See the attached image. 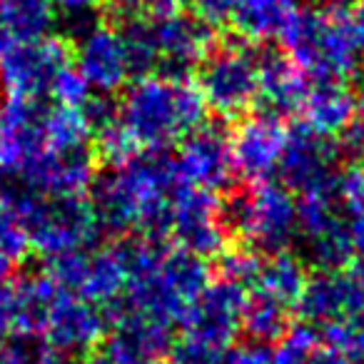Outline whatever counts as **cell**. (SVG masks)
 Wrapping results in <instances>:
<instances>
[{"mask_svg": "<svg viewBox=\"0 0 364 364\" xmlns=\"http://www.w3.org/2000/svg\"><path fill=\"white\" fill-rule=\"evenodd\" d=\"M307 269H304L302 259L294 257L292 252H279L264 259V269L259 284L255 289L267 292L269 297L279 299L287 307H294V302L302 294L304 284H307Z\"/></svg>", "mask_w": 364, "mask_h": 364, "instance_id": "obj_26", "label": "cell"}, {"mask_svg": "<svg viewBox=\"0 0 364 364\" xmlns=\"http://www.w3.org/2000/svg\"><path fill=\"white\" fill-rule=\"evenodd\" d=\"M13 36H11V31L6 28V23H3V18H0V60H3V55H6L8 50H11V46H13Z\"/></svg>", "mask_w": 364, "mask_h": 364, "instance_id": "obj_44", "label": "cell"}, {"mask_svg": "<svg viewBox=\"0 0 364 364\" xmlns=\"http://www.w3.org/2000/svg\"><path fill=\"white\" fill-rule=\"evenodd\" d=\"M304 122L319 135H337L354 112V97L342 82H314L304 100Z\"/></svg>", "mask_w": 364, "mask_h": 364, "instance_id": "obj_22", "label": "cell"}, {"mask_svg": "<svg viewBox=\"0 0 364 364\" xmlns=\"http://www.w3.org/2000/svg\"><path fill=\"white\" fill-rule=\"evenodd\" d=\"M73 65L80 70L87 85L97 92H117L130 82L125 46L117 26L102 23L97 31L73 46Z\"/></svg>", "mask_w": 364, "mask_h": 364, "instance_id": "obj_19", "label": "cell"}, {"mask_svg": "<svg viewBox=\"0 0 364 364\" xmlns=\"http://www.w3.org/2000/svg\"><path fill=\"white\" fill-rule=\"evenodd\" d=\"M107 329H110V319H107L105 307L63 289L48 314L41 337L58 354L73 359L100 349Z\"/></svg>", "mask_w": 364, "mask_h": 364, "instance_id": "obj_14", "label": "cell"}, {"mask_svg": "<svg viewBox=\"0 0 364 364\" xmlns=\"http://www.w3.org/2000/svg\"><path fill=\"white\" fill-rule=\"evenodd\" d=\"M117 28H120L122 46H125L130 80L155 75V68H157L160 55H157L155 38H152L150 18H140V21L125 23V26H117Z\"/></svg>", "mask_w": 364, "mask_h": 364, "instance_id": "obj_28", "label": "cell"}, {"mask_svg": "<svg viewBox=\"0 0 364 364\" xmlns=\"http://www.w3.org/2000/svg\"><path fill=\"white\" fill-rule=\"evenodd\" d=\"M0 200L6 203L18 228L23 230L28 247L41 255V259L75 250L100 247L102 235L85 198L77 195L50 198L23 188L13 177L0 175Z\"/></svg>", "mask_w": 364, "mask_h": 364, "instance_id": "obj_2", "label": "cell"}, {"mask_svg": "<svg viewBox=\"0 0 364 364\" xmlns=\"http://www.w3.org/2000/svg\"><path fill=\"white\" fill-rule=\"evenodd\" d=\"M322 342L319 329L312 324L302 322L287 327V332L277 339V349L272 352V362L269 364H307L309 354L317 344Z\"/></svg>", "mask_w": 364, "mask_h": 364, "instance_id": "obj_30", "label": "cell"}, {"mask_svg": "<svg viewBox=\"0 0 364 364\" xmlns=\"http://www.w3.org/2000/svg\"><path fill=\"white\" fill-rule=\"evenodd\" d=\"M77 110H80L82 120H85L90 137H97L102 130L120 122V97H115V92L92 90Z\"/></svg>", "mask_w": 364, "mask_h": 364, "instance_id": "obj_32", "label": "cell"}, {"mask_svg": "<svg viewBox=\"0 0 364 364\" xmlns=\"http://www.w3.org/2000/svg\"><path fill=\"white\" fill-rule=\"evenodd\" d=\"M55 364H73V362H70V359L65 357V359H60V362H55Z\"/></svg>", "mask_w": 364, "mask_h": 364, "instance_id": "obj_47", "label": "cell"}, {"mask_svg": "<svg viewBox=\"0 0 364 364\" xmlns=\"http://www.w3.org/2000/svg\"><path fill=\"white\" fill-rule=\"evenodd\" d=\"M46 100L0 102V175H13L31 157L46 150Z\"/></svg>", "mask_w": 364, "mask_h": 364, "instance_id": "obj_16", "label": "cell"}, {"mask_svg": "<svg viewBox=\"0 0 364 364\" xmlns=\"http://www.w3.org/2000/svg\"><path fill=\"white\" fill-rule=\"evenodd\" d=\"M92 92V87L87 85V80L80 75L75 65H68L60 75L55 77L50 87V100H55V105L63 107H80L85 102V97Z\"/></svg>", "mask_w": 364, "mask_h": 364, "instance_id": "obj_35", "label": "cell"}, {"mask_svg": "<svg viewBox=\"0 0 364 364\" xmlns=\"http://www.w3.org/2000/svg\"><path fill=\"white\" fill-rule=\"evenodd\" d=\"M0 18L16 43L48 38L58 23V13L50 0H3Z\"/></svg>", "mask_w": 364, "mask_h": 364, "instance_id": "obj_25", "label": "cell"}, {"mask_svg": "<svg viewBox=\"0 0 364 364\" xmlns=\"http://www.w3.org/2000/svg\"><path fill=\"white\" fill-rule=\"evenodd\" d=\"M220 220L230 237H242L264 257L287 252L297 237V203L282 182H247L220 195Z\"/></svg>", "mask_w": 364, "mask_h": 364, "instance_id": "obj_4", "label": "cell"}, {"mask_svg": "<svg viewBox=\"0 0 364 364\" xmlns=\"http://www.w3.org/2000/svg\"><path fill=\"white\" fill-rule=\"evenodd\" d=\"M58 28H60V38L68 41L70 46L80 43L82 38H87L92 31L102 26V13L100 8H80V11H68V13H60L58 16Z\"/></svg>", "mask_w": 364, "mask_h": 364, "instance_id": "obj_33", "label": "cell"}, {"mask_svg": "<svg viewBox=\"0 0 364 364\" xmlns=\"http://www.w3.org/2000/svg\"><path fill=\"white\" fill-rule=\"evenodd\" d=\"M13 332L38 334L46 329L48 314L63 292L46 272L23 274L13 279Z\"/></svg>", "mask_w": 364, "mask_h": 364, "instance_id": "obj_20", "label": "cell"}, {"mask_svg": "<svg viewBox=\"0 0 364 364\" xmlns=\"http://www.w3.org/2000/svg\"><path fill=\"white\" fill-rule=\"evenodd\" d=\"M140 6L147 18H160V16L185 11L190 6V0H140Z\"/></svg>", "mask_w": 364, "mask_h": 364, "instance_id": "obj_40", "label": "cell"}, {"mask_svg": "<svg viewBox=\"0 0 364 364\" xmlns=\"http://www.w3.org/2000/svg\"><path fill=\"white\" fill-rule=\"evenodd\" d=\"M349 13L297 8L279 33L284 53L309 80L342 82L354 73L364 53V33Z\"/></svg>", "mask_w": 364, "mask_h": 364, "instance_id": "obj_3", "label": "cell"}, {"mask_svg": "<svg viewBox=\"0 0 364 364\" xmlns=\"http://www.w3.org/2000/svg\"><path fill=\"white\" fill-rule=\"evenodd\" d=\"M247 289L218 277L193 299L180 322L182 337L198 339L220 349H230L242 334V309Z\"/></svg>", "mask_w": 364, "mask_h": 364, "instance_id": "obj_10", "label": "cell"}, {"mask_svg": "<svg viewBox=\"0 0 364 364\" xmlns=\"http://www.w3.org/2000/svg\"><path fill=\"white\" fill-rule=\"evenodd\" d=\"M349 232H352L354 252L362 257V264H364V215H362V218H354L352 220V225H349Z\"/></svg>", "mask_w": 364, "mask_h": 364, "instance_id": "obj_42", "label": "cell"}, {"mask_svg": "<svg viewBox=\"0 0 364 364\" xmlns=\"http://www.w3.org/2000/svg\"><path fill=\"white\" fill-rule=\"evenodd\" d=\"M195 85L203 92L208 110L218 112L220 117L250 112L259 95L255 43L235 38L225 46H215L198 65Z\"/></svg>", "mask_w": 364, "mask_h": 364, "instance_id": "obj_5", "label": "cell"}, {"mask_svg": "<svg viewBox=\"0 0 364 364\" xmlns=\"http://www.w3.org/2000/svg\"><path fill=\"white\" fill-rule=\"evenodd\" d=\"M152 38L157 46L155 75L165 80H193L198 65L208 53L218 46L215 28L200 21L195 13H170V16L150 18Z\"/></svg>", "mask_w": 364, "mask_h": 364, "instance_id": "obj_8", "label": "cell"}, {"mask_svg": "<svg viewBox=\"0 0 364 364\" xmlns=\"http://www.w3.org/2000/svg\"><path fill=\"white\" fill-rule=\"evenodd\" d=\"M339 152L349 157H364V117H352L339 130Z\"/></svg>", "mask_w": 364, "mask_h": 364, "instance_id": "obj_38", "label": "cell"}, {"mask_svg": "<svg viewBox=\"0 0 364 364\" xmlns=\"http://www.w3.org/2000/svg\"><path fill=\"white\" fill-rule=\"evenodd\" d=\"M294 11V0H242L230 26L237 38L259 46L269 38H279Z\"/></svg>", "mask_w": 364, "mask_h": 364, "instance_id": "obj_23", "label": "cell"}, {"mask_svg": "<svg viewBox=\"0 0 364 364\" xmlns=\"http://www.w3.org/2000/svg\"><path fill=\"white\" fill-rule=\"evenodd\" d=\"M68 65H73V46L60 36L13 43L0 60V90L16 100H46Z\"/></svg>", "mask_w": 364, "mask_h": 364, "instance_id": "obj_6", "label": "cell"}, {"mask_svg": "<svg viewBox=\"0 0 364 364\" xmlns=\"http://www.w3.org/2000/svg\"><path fill=\"white\" fill-rule=\"evenodd\" d=\"M289 327V307L279 299L269 297L267 292L252 289L242 309V334L250 342L272 344L287 332Z\"/></svg>", "mask_w": 364, "mask_h": 364, "instance_id": "obj_24", "label": "cell"}, {"mask_svg": "<svg viewBox=\"0 0 364 364\" xmlns=\"http://www.w3.org/2000/svg\"><path fill=\"white\" fill-rule=\"evenodd\" d=\"M349 16H352V21L357 23L359 31L364 33V0H357V3H354V8H352Z\"/></svg>", "mask_w": 364, "mask_h": 364, "instance_id": "obj_45", "label": "cell"}, {"mask_svg": "<svg viewBox=\"0 0 364 364\" xmlns=\"http://www.w3.org/2000/svg\"><path fill=\"white\" fill-rule=\"evenodd\" d=\"M0 3H3V0H0Z\"/></svg>", "mask_w": 364, "mask_h": 364, "instance_id": "obj_48", "label": "cell"}, {"mask_svg": "<svg viewBox=\"0 0 364 364\" xmlns=\"http://www.w3.org/2000/svg\"><path fill=\"white\" fill-rule=\"evenodd\" d=\"M342 157L334 137L319 135L307 122L287 130V142L279 155L277 175L289 193H322L337 175V160Z\"/></svg>", "mask_w": 364, "mask_h": 364, "instance_id": "obj_11", "label": "cell"}, {"mask_svg": "<svg viewBox=\"0 0 364 364\" xmlns=\"http://www.w3.org/2000/svg\"><path fill=\"white\" fill-rule=\"evenodd\" d=\"M304 245H307V257L324 272L342 269L354 255L352 232H349V225L344 223V218L334 220L329 228L304 237Z\"/></svg>", "mask_w": 364, "mask_h": 364, "instance_id": "obj_27", "label": "cell"}, {"mask_svg": "<svg viewBox=\"0 0 364 364\" xmlns=\"http://www.w3.org/2000/svg\"><path fill=\"white\" fill-rule=\"evenodd\" d=\"M240 3H242V0H190L195 16L208 23L210 28H215V31L232 23Z\"/></svg>", "mask_w": 364, "mask_h": 364, "instance_id": "obj_36", "label": "cell"}, {"mask_svg": "<svg viewBox=\"0 0 364 364\" xmlns=\"http://www.w3.org/2000/svg\"><path fill=\"white\" fill-rule=\"evenodd\" d=\"M97 172V155L92 145L73 147V150H50L46 147L36 157L18 167L13 177L18 185L33 190V193L50 195H77L85 198L92 177Z\"/></svg>", "mask_w": 364, "mask_h": 364, "instance_id": "obj_13", "label": "cell"}, {"mask_svg": "<svg viewBox=\"0 0 364 364\" xmlns=\"http://www.w3.org/2000/svg\"><path fill=\"white\" fill-rule=\"evenodd\" d=\"M272 362V349L259 342H245L237 347H230L225 354V364H269Z\"/></svg>", "mask_w": 364, "mask_h": 364, "instance_id": "obj_37", "label": "cell"}, {"mask_svg": "<svg viewBox=\"0 0 364 364\" xmlns=\"http://www.w3.org/2000/svg\"><path fill=\"white\" fill-rule=\"evenodd\" d=\"M332 203L337 210L349 218H362L364 215V167H347V170L337 172L332 188Z\"/></svg>", "mask_w": 364, "mask_h": 364, "instance_id": "obj_31", "label": "cell"}, {"mask_svg": "<svg viewBox=\"0 0 364 364\" xmlns=\"http://www.w3.org/2000/svg\"><path fill=\"white\" fill-rule=\"evenodd\" d=\"M294 307H297L302 322L322 329L359 312L364 307V292L359 289V282L352 272L319 269L314 277L307 279Z\"/></svg>", "mask_w": 364, "mask_h": 364, "instance_id": "obj_17", "label": "cell"}, {"mask_svg": "<svg viewBox=\"0 0 364 364\" xmlns=\"http://www.w3.org/2000/svg\"><path fill=\"white\" fill-rule=\"evenodd\" d=\"M110 329L102 339V354L110 364H162L175 344V327L125 307L117 299L105 307Z\"/></svg>", "mask_w": 364, "mask_h": 364, "instance_id": "obj_7", "label": "cell"}, {"mask_svg": "<svg viewBox=\"0 0 364 364\" xmlns=\"http://www.w3.org/2000/svg\"><path fill=\"white\" fill-rule=\"evenodd\" d=\"M170 242L208 262L218 259L230 245V232L220 220V195L193 185L182 190L172 210Z\"/></svg>", "mask_w": 364, "mask_h": 364, "instance_id": "obj_12", "label": "cell"}, {"mask_svg": "<svg viewBox=\"0 0 364 364\" xmlns=\"http://www.w3.org/2000/svg\"><path fill=\"white\" fill-rule=\"evenodd\" d=\"M264 259L267 257L252 247H228L218 257V274L228 282H235L247 292H252L262 277Z\"/></svg>", "mask_w": 364, "mask_h": 364, "instance_id": "obj_29", "label": "cell"}, {"mask_svg": "<svg viewBox=\"0 0 364 364\" xmlns=\"http://www.w3.org/2000/svg\"><path fill=\"white\" fill-rule=\"evenodd\" d=\"M307 364H354V362L344 352H339L337 347H332V344H327V342L324 344L319 342L317 347L312 349V354H309Z\"/></svg>", "mask_w": 364, "mask_h": 364, "instance_id": "obj_41", "label": "cell"}, {"mask_svg": "<svg viewBox=\"0 0 364 364\" xmlns=\"http://www.w3.org/2000/svg\"><path fill=\"white\" fill-rule=\"evenodd\" d=\"M50 6L60 13H68V11H80V8H95L100 6V0H50Z\"/></svg>", "mask_w": 364, "mask_h": 364, "instance_id": "obj_43", "label": "cell"}, {"mask_svg": "<svg viewBox=\"0 0 364 364\" xmlns=\"http://www.w3.org/2000/svg\"><path fill=\"white\" fill-rule=\"evenodd\" d=\"M205 120L208 105L193 80L137 77L120 97V122L140 150H172Z\"/></svg>", "mask_w": 364, "mask_h": 364, "instance_id": "obj_1", "label": "cell"}, {"mask_svg": "<svg viewBox=\"0 0 364 364\" xmlns=\"http://www.w3.org/2000/svg\"><path fill=\"white\" fill-rule=\"evenodd\" d=\"M284 142H287V127L282 117L257 110L247 120L240 122L237 130L232 132L235 172L245 182L272 180Z\"/></svg>", "mask_w": 364, "mask_h": 364, "instance_id": "obj_15", "label": "cell"}, {"mask_svg": "<svg viewBox=\"0 0 364 364\" xmlns=\"http://www.w3.org/2000/svg\"><path fill=\"white\" fill-rule=\"evenodd\" d=\"M255 65L259 77V95L264 112L277 117H289L302 112L309 92V77L292 63L284 50L267 46H255Z\"/></svg>", "mask_w": 364, "mask_h": 364, "instance_id": "obj_18", "label": "cell"}, {"mask_svg": "<svg viewBox=\"0 0 364 364\" xmlns=\"http://www.w3.org/2000/svg\"><path fill=\"white\" fill-rule=\"evenodd\" d=\"M127 287V267L122 259L117 245L112 242L110 247H97L90 252L87 272L82 279L80 297L100 307H110L125 294Z\"/></svg>", "mask_w": 364, "mask_h": 364, "instance_id": "obj_21", "label": "cell"}, {"mask_svg": "<svg viewBox=\"0 0 364 364\" xmlns=\"http://www.w3.org/2000/svg\"><path fill=\"white\" fill-rule=\"evenodd\" d=\"M228 349L213 347V344L198 342V339L180 337L172 344L167 364H225Z\"/></svg>", "mask_w": 364, "mask_h": 364, "instance_id": "obj_34", "label": "cell"}, {"mask_svg": "<svg viewBox=\"0 0 364 364\" xmlns=\"http://www.w3.org/2000/svg\"><path fill=\"white\" fill-rule=\"evenodd\" d=\"M182 180L200 190L223 195L235 185L232 132L218 120H205L195 127L175 152Z\"/></svg>", "mask_w": 364, "mask_h": 364, "instance_id": "obj_9", "label": "cell"}, {"mask_svg": "<svg viewBox=\"0 0 364 364\" xmlns=\"http://www.w3.org/2000/svg\"><path fill=\"white\" fill-rule=\"evenodd\" d=\"M77 364H110L105 359V354L100 352V349H95V352H90V354H85V357H80V362Z\"/></svg>", "mask_w": 364, "mask_h": 364, "instance_id": "obj_46", "label": "cell"}, {"mask_svg": "<svg viewBox=\"0 0 364 364\" xmlns=\"http://www.w3.org/2000/svg\"><path fill=\"white\" fill-rule=\"evenodd\" d=\"M13 279L0 282V342L13 334Z\"/></svg>", "mask_w": 364, "mask_h": 364, "instance_id": "obj_39", "label": "cell"}]
</instances>
